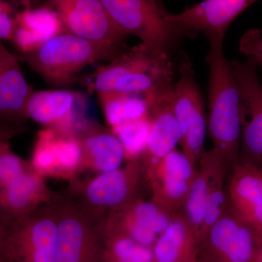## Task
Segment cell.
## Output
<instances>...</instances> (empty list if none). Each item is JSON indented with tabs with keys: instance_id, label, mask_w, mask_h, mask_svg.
<instances>
[{
	"instance_id": "cell-4",
	"label": "cell",
	"mask_w": 262,
	"mask_h": 262,
	"mask_svg": "<svg viewBox=\"0 0 262 262\" xmlns=\"http://www.w3.org/2000/svg\"><path fill=\"white\" fill-rule=\"evenodd\" d=\"M113 21L155 51L170 53L190 33L171 19L163 0H101Z\"/></svg>"
},
{
	"instance_id": "cell-13",
	"label": "cell",
	"mask_w": 262,
	"mask_h": 262,
	"mask_svg": "<svg viewBox=\"0 0 262 262\" xmlns=\"http://www.w3.org/2000/svg\"><path fill=\"white\" fill-rule=\"evenodd\" d=\"M66 31L93 42L127 49L126 33L117 27L101 0H51Z\"/></svg>"
},
{
	"instance_id": "cell-20",
	"label": "cell",
	"mask_w": 262,
	"mask_h": 262,
	"mask_svg": "<svg viewBox=\"0 0 262 262\" xmlns=\"http://www.w3.org/2000/svg\"><path fill=\"white\" fill-rule=\"evenodd\" d=\"M34 93L24 78L18 59L0 43V113L20 125L28 118L27 106Z\"/></svg>"
},
{
	"instance_id": "cell-23",
	"label": "cell",
	"mask_w": 262,
	"mask_h": 262,
	"mask_svg": "<svg viewBox=\"0 0 262 262\" xmlns=\"http://www.w3.org/2000/svg\"><path fill=\"white\" fill-rule=\"evenodd\" d=\"M198 247L192 225L179 211L153 246L155 262H192L198 259Z\"/></svg>"
},
{
	"instance_id": "cell-11",
	"label": "cell",
	"mask_w": 262,
	"mask_h": 262,
	"mask_svg": "<svg viewBox=\"0 0 262 262\" xmlns=\"http://www.w3.org/2000/svg\"><path fill=\"white\" fill-rule=\"evenodd\" d=\"M241 95L242 135L239 162L259 167L262 163V85L258 64L251 58L230 61Z\"/></svg>"
},
{
	"instance_id": "cell-27",
	"label": "cell",
	"mask_w": 262,
	"mask_h": 262,
	"mask_svg": "<svg viewBox=\"0 0 262 262\" xmlns=\"http://www.w3.org/2000/svg\"><path fill=\"white\" fill-rule=\"evenodd\" d=\"M241 53L251 58L262 67V33L258 29H251L245 33L239 42Z\"/></svg>"
},
{
	"instance_id": "cell-28",
	"label": "cell",
	"mask_w": 262,
	"mask_h": 262,
	"mask_svg": "<svg viewBox=\"0 0 262 262\" xmlns=\"http://www.w3.org/2000/svg\"><path fill=\"white\" fill-rule=\"evenodd\" d=\"M11 6L1 0L0 3V37L5 40L12 41L14 31V18L12 17Z\"/></svg>"
},
{
	"instance_id": "cell-16",
	"label": "cell",
	"mask_w": 262,
	"mask_h": 262,
	"mask_svg": "<svg viewBox=\"0 0 262 262\" xmlns=\"http://www.w3.org/2000/svg\"><path fill=\"white\" fill-rule=\"evenodd\" d=\"M175 214L152 201L141 199L108 215L100 225L103 228L120 232L140 244L152 248Z\"/></svg>"
},
{
	"instance_id": "cell-25",
	"label": "cell",
	"mask_w": 262,
	"mask_h": 262,
	"mask_svg": "<svg viewBox=\"0 0 262 262\" xmlns=\"http://www.w3.org/2000/svg\"><path fill=\"white\" fill-rule=\"evenodd\" d=\"M98 227L106 254L127 262H155L152 248L140 244L120 232Z\"/></svg>"
},
{
	"instance_id": "cell-14",
	"label": "cell",
	"mask_w": 262,
	"mask_h": 262,
	"mask_svg": "<svg viewBox=\"0 0 262 262\" xmlns=\"http://www.w3.org/2000/svg\"><path fill=\"white\" fill-rule=\"evenodd\" d=\"M144 168L151 201L170 213L182 211L196 173L187 157L175 149Z\"/></svg>"
},
{
	"instance_id": "cell-30",
	"label": "cell",
	"mask_w": 262,
	"mask_h": 262,
	"mask_svg": "<svg viewBox=\"0 0 262 262\" xmlns=\"http://www.w3.org/2000/svg\"><path fill=\"white\" fill-rule=\"evenodd\" d=\"M192 262H201V261H200L199 260H198V259H196V260H194V261H193Z\"/></svg>"
},
{
	"instance_id": "cell-8",
	"label": "cell",
	"mask_w": 262,
	"mask_h": 262,
	"mask_svg": "<svg viewBox=\"0 0 262 262\" xmlns=\"http://www.w3.org/2000/svg\"><path fill=\"white\" fill-rule=\"evenodd\" d=\"M56 262H104L105 246L97 222L75 202L56 198Z\"/></svg>"
},
{
	"instance_id": "cell-29",
	"label": "cell",
	"mask_w": 262,
	"mask_h": 262,
	"mask_svg": "<svg viewBox=\"0 0 262 262\" xmlns=\"http://www.w3.org/2000/svg\"><path fill=\"white\" fill-rule=\"evenodd\" d=\"M254 262H262V244L258 245L256 248Z\"/></svg>"
},
{
	"instance_id": "cell-21",
	"label": "cell",
	"mask_w": 262,
	"mask_h": 262,
	"mask_svg": "<svg viewBox=\"0 0 262 262\" xmlns=\"http://www.w3.org/2000/svg\"><path fill=\"white\" fill-rule=\"evenodd\" d=\"M67 32L56 10L27 7L14 17L12 42L24 54L42 47L52 38Z\"/></svg>"
},
{
	"instance_id": "cell-6",
	"label": "cell",
	"mask_w": 262,
	"mask_h": 262,
	"mask_svg": "<svg viewBox=\"0 0 262 262\" xmlns=\"http://www.w3.org/2000/svg\"><path fill=\"white\" fill-rule=\"evenodd\" d=\"M227 169L223 157L214 148L205 151L198 163L195 178L182 210L194 229L198 242L229 206Z\"/></svg>"
},
{
	"instance_id": "cell-10",
	"label": "cell",
	"mask_w": 262,
	"mask_h": 262,
	"mask_svg": "<svg viewBox=\"0 0 262 262\" xmlns=\"http://www.w3.org/2000/svg\"><path fill=\"white\" fill-rule=\"evenodd\" d=\"M1 206L6 221L30 213L38 207L54 201L42 176L15 155L0 162Z\"/></svg>"
},
{
	"instance_id": "cell-7",
	"label": "cell",
	"mask_w": 262,
	"mask_h": 262,
	"mask_svg": "<svg viewBox=\"0 0 262 262\" xmlns=\"http://www.w3.org/2000/svg\"><path fill=\"white\" fill-rule=\"evenodd\" d=\"M146 180L140 159L132 160L122 169L101 173L81 188L75 202L95 222L116 213L141 200L140 190Z\"/></svg>"
},
{
	"instance_id": "cell-15",
	"label": "cell",
	"mask_w": 262,
	"mask_h": 262,
	"mask_svg": "<svg viewBox=\"0 0 262 262\" xmlns=\"http://www.w3.org/2000/svg\"><path fill=\"white\" fill-rule=\"evenodd\" d=\"M227 182L229 206L262 244V170L237 162L230 168Z\"/></svg>"
},
{
	"instance_id": "cell-22",
	"label": "cell",
	"mask_w": 262,
	"mask_h": 262,
	"mask_svg": "<svg viewBox=\"0 0 262 262\" xmlns=\"http://www.w3.org/2000/svg\"><path fill=\"white\" fill-rule=\"evenodd\" d=\"M76 134L82 148V163L101 173L119 168L125 158V151L113 130L84 122Z\"/></svg>"
},
{
	"instance_id": "cell-3",
	"label": "cell",
	"mask_w": 262,
	"mask_h": 262,
	"mask_svg": "<svg viewBox=\"0 0 262 262\" xmlns=\"http://www.w3.org/2000/svg\"><path fill=\"white\" fill-rule=\"evenodd\" d=\"M127 49L108 47L64 32L35 51L24 54V60L48 84L66 87L78 80L84 67L113 61Z\"/></svg>"
},
{
	"instance_id": "cell-12",
	"label": "cell",
	"mask_w": 262,
	"mask_h": 262,
	"mask_svg": "<svg viewBox=\"0 0 262 262\" xmlns=\"http://www.w3.org/2000/svg\"><path fill=\"white\" fill-rule=\"evenodd\" d=\"M257 243L231 206L199 242L201 262H254Z\"/></svg>"
},
{
	"instance_id": "cell-17",
	"label": "cell",
	"mask_w": 262,
	"mask_h": 262,
	"mask_svg": "<svg viewBox=\"0 0 262 262\" xmlns=\"http://www.w3.org/2000/svg\"><path fill=\"white\" fill-rule=\"evenodd\" d=\"M84 94L69 90L34 91L27 106L28 117L47 127L75 132L84 121Z\"/></svg>"
},
{
	"instance_id": "cell-5",
	"label": "cell",
	"mask_w": 262,
	"mask_h": 262,
	"mask_svg": "<svg viewBox=\"0 0 262 262\" xmlns=\"http://www.w3.org/2000/svg\"><path fill=\"white\" fill-rule=\"evenodd\" d=\"M55 200L5 222L0 242L1 262H56Z\"/></svg>"
},
{
	"instance_id": "cell-19",
	"label": "cell",
	"mask_w": 262,
	"mask_h": 262,
	"mask_svg": "<svg viewBox=\"0 0 262 262\" xmlns=\"http://www.w3.org/2000/svg\"><path fill=\"white\" fill-rule=\"evenodd\" d=\"M172 88L147 98L151 128L146 149L139 158L144 168L158 163L180 144L182 134L172 107Z\"/></svg>"
},
{
	"instance_id": "cell-9",
	"label": "cell",
	"mask_w": 262,
	"mask_h": 262,
	"mask_svg": "<svg viewBox=\"0 0 262 262\" xmlns=\"http://www.w3.org/2000/svg\"><path fill=\"white\" fill-rule=\"evenodd\" d=\"M179 77L171 91L172 107L180 127L182 152L198 168L204 154L208 118L203 96L196 84L194 69L188 57L183 58L179 68Z\"/></svg>"
},
{
	"instance_id": "cell-1",
	"label": "cell",
	"mask_w": 262,
	"mask_h": 262,
	"mask_svg": "<svg viewBox=\"0 0 262 262\" xmlns=\"http://www.w3.org/2000/svg\"><path fill=\"white\" fill-rule=\"evenodd\" d=\"M174 75L170 53L141 43L92 73L79 77L78 81L89 93L115 91L149 98L171 89Z\"/></svg>"
},
{
	"instance_id": "cell-24",
	"label": "cell",
	"mask_w": 262,
	"mask_h": 262,
	"mask_svg": "<svg viewBox=\"0 0 262 262\" xmlns=\"http://www.w3.org/2000/svg\"><path fill=\"white\" fill-rule=\"evenodd\" d=\"M97 95L106 121L112 128L149 115V101L146 96L115 91Z\"/></svg>"
},
{
	"instance_id": "cell-18",
	"label": "cell",
	"mask_w": 262,
	"mask_h": 262,
	"mask_svg": "<svg viewBox=\"0 0 262 262\" xmlns=\"http://www.w3.org/2000/svg\"><path fill=\"white\" fill-rule=\"evenodd\" d=\"M258 0H203L171 19L194 37L202 32L207 37L224 39L227 29L241 13Z\"/></svg>"
},
{
	"instance_id": "cell-26",
	"label": "cell",
	"mask_w": 262,
	"mask_h": 262,
	"mask_svg": "<svg viewBox=\"0 0 262 262\" xmlns=\"http://www.w3.org/2000/svg\"><path fill=\"white\" fill-rule=\"evenodd\" d=\"M151 120L149 115L112 128L121 142L125 158L129 161L139 159L147 145Z\"/></svg>"
},
{
	"instance_id": "cell-2",
	"label": "cell",
	"mask_w": 262,
	"mask_h": 262,
	"mask_svg": "<svg viewBox=\"0 0 262 262\" xmlns=\"http://www.w3.org/2000/svg\"><path fill=\"white\" fill-rule=\"evenodd\" d=\"M209 67L208 130L213 147L229 169L239 162L242 135L241 95L230 62L223 53V40L208 37Z\"/></svg>"
}]
</instances>
